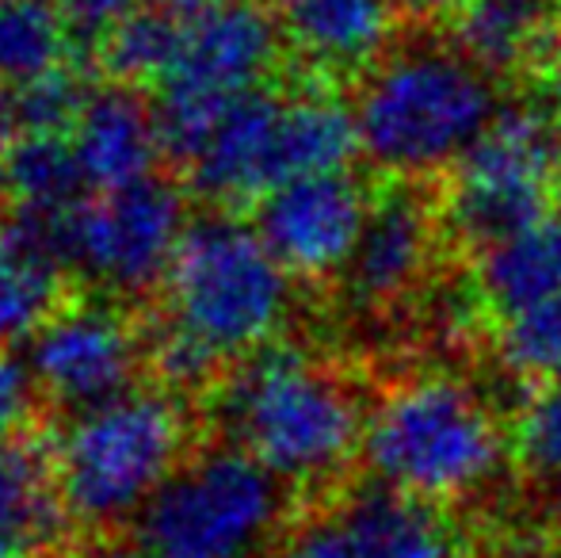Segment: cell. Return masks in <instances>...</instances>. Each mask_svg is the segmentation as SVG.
<instances>
[{
  "instance_id": "6da1fadb",
  "label": "cell",
  "mask_w": 561,
  "mask_h": 558,
  "mask_svg": "<svg viewBox=\"0 0 561 558\" xmlns=\"http://www.w3.org/2000/svg\"><path fill=\"white\" fill-rule=\"evenodd\" d=\"M375 390L359 367L306 344L275 341L237 360L210 390L218 440L272 470L295 493H336L359 475Z\"/></svg>"
},
{
  "instance_id": "7a4b0ae2",
  "label": "cell",
  "mask_w": 561,
  "mask_h": 558,
  "mask_svg": "<svg viewBox=\"0 0 561 558\" xmlns=\"http://www.w3.org/2000/svg\"><path fill=\"white\" fill-rule=\"evenodd\" d=\"M363 475L432 505H481L512 467V413L455 367H413L375 390Z\"/></svg>"
},
{
  "instance_id": "3957f363",
  "label": "cell",
  "mask_w": 561,
  "mask_h": 558,
  "mask_svg": "<svg viewBox=\"0 0 561 558\" xmlns=\"http://www.w3.org/2000/svg\"><path fill=\"white\" fill-rule=\"evenodd\" d=\"M409 38L355 84L359 153L378 180L436 184L485 135L508 92L447 38Z\"/></svg>"
},
{
  "instance_id": "277c9868",
  "label": "cell",
  "mask_w": 561,
  "mask_h": 558,
  "mask_svg": "<svg viewBox=\"0 0 561 558\" xmlns=\"http://www.w3.org/2000/svg\"><path fill=\"white\" fill-rule=\"evenodd\" d=\"M69 524L112 532L138 524L149 501L192 455V421L164 387L69 413L46 444Z\"/></svg>"
},
{
  "instance_id": "5b68a950",
  "label": "cell",
  "mask_w": 561,
  "mask_h": 558,
  "mask_svg": "<svg viewBox=\"0 0 561 558\" xmlns=\"http://www.w3.org/2000/svg\"><path fill=\"white\" fill-rule=\"evenodd\" d=\"M161 291V318L222 364L283 341L298 298L295 280L233 210L192 218Z\"/></svg>"
},
{
  "instance_id": "8992f818",
  "label": "cell",
  "mask_w": 561,
  "mask_h": 558,
  "mask_svg": "<svg viewBox=\"0 0 561 558\" xmlns=\"http://www.w3.org/2000/svg\"><path fill=\"white\" fill-rule=\"evenodd\" d=\"M439 200L458 257L554 218L561 203L558 92L547 84L508 92L485 135L439 180Z\"/></svg>"
},
{
  "instance_id": "52a82bcc",
  "label": "cell",
  "mask_w": 561,
  "mask_h": 558,
  "mask_svg": "<svg viewBox=\"0 0 561 558\" xmlns=\"http://www.w3.org/2000/svg\"><path fill=\"white\" fill-rule=\"evenodd\" d=\"M295 524V490L241 447H192L134 536L157 558H267Z\"/></svg>"
},
{
  "instance_id": "ba28073f",
  "label": "cell",
  "mask_w": 561,
  "mask_h": 558,
  "mask_svg": "<svg viewBox=\"0 0 561 558\" xmlns=\"http://www.w3.org/2000/svg\"><path fill=\"white\" fill-rule=\"evenodd\" d=\"M450 253L439 180H378L367 230L333 287L352 318L401 326L450 280Z\"/></svg>"
},
{
  "instance_id": "9c48e42d",
  "label": "cell",
  "mask_w": 561,
  "mask_h": 558,
  "mask_svg": "<svg viewBox=\"0 0 561 558\" xmlns=\"http://www.w3.org/2000/svg\"><path fill=\"white\" fill-rule=\"evenodd\" d=\"M187 226V195L164 176L89 195L73 223L69 272L115 303L141 298L164 287Z\"/></svg>"
},
{
  "instance_id": "30bf717a",
  "label": "cell",
  "mask_w": 561,
  "mask_h": 558,
  "mask_svg": "<svg viewBox=\"0 0 561 558\" xmlns=\"http://www.w3.org/2000/svg\"><path fill=\"white\" fill-rule=\"evenodd\" d=\"M35 390L58 410L81 413L138 387L146 367V329L107 295L69 298L27 344Z\"/></svg>"
},
{
  "instance_id": "8fae6325",
  "label": "cell",
  "mask_w": 561,
  "mask_h": 558,
  "mask_svg": "<svg viewBox=\"0 0 561 558\" xmlns=\"http://www.w3.org/2000/svg\"><path fill=\"white\" fill-rule=\"evenodd\" d=\"M375 187L378 180L359 176L355 169L313 172L272 187L252 207L249 223L290 280L325 287L344 276L367 230Z\"/></svg>"
},
{
  "instance_id": "7c38bea8",
  "label": "cell",
  "mask_w": 561,
  "mask_h": 558,
  "mask_svg": "<svg viewBox=\"0 0 561 558\" xmlns=\"http://www.w3.org/2000/svg\"><path fill=\"white\" fill-rule=\"evenodd\" d=\"M287 58L279 23L264 0H215L184 15L180 54L161 89L203 104L233 107L241 96L267 89V77ZM157 89V92H161Z\"/></svg>"
},
{
  "instance_id": "4fadbf2b",
  "label": "cell",
  "mask_w": 561,
  "mask_h": 558,
  "mask_svg": "<svg viewBox=\"0 0 561 558\" xmlns=\"http://www.w3.org/2000/svg\"><path fill=\"white\" fill-rule=\"evenodd\" d=\"M290 146V96L279 89H260L241 96L222 115L203 153L187 164V184L210 210L256 207L272 187L295 180Z\"/></svg>"
},
{
  "instance_id": "5bb4252c",
  "label": "cell",
  "mask_w": 561,
  "mask_h": 558,
  "mask_svg": "<svg viewBox=\"0 0 561 558\" xmlns=\"http://www.w3.org/2000/svg\"><path fill=\"white\" fill-rule=\"evenodd\" d=\"M287 54L306 81L340 89L359 84L398 46V0H267Z\"/></svg>"
},
{
  "instance_id": "9a60e30c",
  "label": "cell",
  "mask_w": 561,
  "mask_h": 558,
  "mask_svg": "<svg viewBox=\"0 0 561 558\" xmlns=\"http://www.w3.org/2000/svg\"><path fill=\"white\" fill-rule=\"evenodd\" d=\"M439 38L504 92L535 89L561 66V0H466Z\"/></svg>"
},
{
  "instance_id": "2e32d148",
  "label": "cell",
  "mask_w": 561,
  "mask_h": 558,
  "mask_svg": "<svg viewBox=\"0 0 561 558\" xmlns=\"http://www.w3.org/2000/svg\"><path fill=\"white\" fill-rule=\"evenodd\" d=\"M69 146L92 195L153 180L164 161L153 100L123 84L92 89L81 119L69 130Z\"/></svg>"
},
{
  "instance_id": "e0dca14e",
  "label": "cell",
  "mask_w": 561,
  "mask_h": 558,
  "mask_svg": "<svg viewBox=\"0 0 561 558\" xmlns=\"http://www.w3.org/2000/svg\"><path fill=\"white\" fill-rule=\"evenodd\" d=\"M333 509L355 532L367 558H470V544L444 505H432L405 490L355 475L329 493Z\"/></svg>"
},
{
  "instance_id": "ac0fdd59",
  "label": "cell",
  "mask_w": 561,
  "mask_h": 558,
  "mask_svg": "<svg viewBox=\"0 0 561 558\" xmlns=\"http://www.w3.org/2000/svg\"><path fill=\"white\" fill-rule=\"evenodd\" d=\"M470 287L489 329L561 295V218L531 226L470 257Z\"/></svg>"
},
{
  "instance_id": "d6986e66",
  "label": "cell",
  "mask_w": 561,
  "mask_h": 558,
  "mask_svg": "<svg viewBox=\"0 0 561 558\" xmlns=\"http://www.w3.org/2000/svg\"><path fill=\"white\" fill-rule=\"evenodd\" d=\"M66 524L46 444L23 436L0 444V558H38Z\"/></svg>"
},
{
  "instance_id": "ffe728a7",
  "label": "cell",
  "mask_w": 561,
  "mask_h": 558,
  "mask_svg": "<svg viewBox=\"0 0 561 558\" xmlns=\"http://www.w3.org/2000/svg\"><path fill=\"white\" fill-rule=\"evenodd\" d=\"M69 264L31 241L12 223L0 226V349H27L46 321L69 303Z\"/></svg>"
},
{
  "instance_id": "44dd1931",
  "label": "cell",
  "mask_w": 561,
  "mask_h": 558,
  "mask_svg": "<svg viewBox=\"0 0 561 558\" xmlns=\"http://www.w3.org/2000/svg\"><path fill=\"white\" fill-rule=\"evenodd\" d=\"M180 31H184V15L172 12L164 4H146L138 12L123 15L96 38V61L112 84L123 89H161L169 81L172 66L180 54Z\"/></svg>"
},
{
  "instance_id": "7402d4cb",
  "label": "cell",
  "mask_w": 561,
  "mask_h": 558,
  "mask_svg": "<svg viewBox=\"0 0 561 558\" xmlns=\"http://www.w3.org/2000/svg\"><path fill=\"white\" fill-rule=\"evenodd\" d=\"M73 23L54 0H0V84L46 77L73 61Z\"/></svg>"
},
{
  "instance_id": "603a6c76",
  "label": "cell",
  "mask_w": 561,
  "mask_h": 558,
  "mask_svg": "<svg viewBox=\"0 0 561 558\" xmlns=\"http://www.w3.org/2000/svg\"><path fill=\"white\" fill-rule=\"evenodd\" d=\"M512 467L524 490L561 516V379L527 390L512 413Z\"/></svg>"
},
{
  "instance_id": "cb8c5ba5",
  "label": "cell",
  "mask_w": 561,
  "mask_h": 558,
  "mask_svg": "<svg viewBox=\"0 0 561 558\" xmlns=\"http://www.w3.org/2000/svg\"><path fill=\"white\" fill-rule=\"evenodd\" d=\"M501 372L516 375L527 390L561 379V295L496 321L489 333Z\"/></svg>"
},
{
  "instance_id": "d4e9b609",
  "label": "cell",
  "mask_w": 561,
  "mask_h": 558,
  "mask_svg": "<svg viewBox=\"0 0 561 558\" xmlns=\"http://www.w3.org/2000/svg\"><path fill=\"white\" fill-rule=\"evenodd\" d=\"M89 96L92 89L81 66L69 61L54 73L20 84V89H8L4 107L15 123V135H69L81 119Z\"/></svg>"
},
{
  "instance_id": "484cf974",
  "label": "cell",
  "mask_w": 561,
  "mask_h": 558,
  "mask_svg": "<svg viewBox=\"0 0 561 558\" xmlns=\"http://www.w3.org/2000/svg\"><path fill=\"white\" fill-rule=\"evenodd\" d=\"M275 558H367V551L333 509V501H318L310 513L295 516Z\"/></svg>"
},
{
  "instance_id": "4316f807",
  "label": "cell",
  "mask_w": 561,
  "mask_h": 558,
  "mask_svg": "<svg viewBox=\"0 0 561 558\" xmlns=\"http://www.w3.org/2000/svg\"><path fill=\"white\" fill-rule=\"evenodd\" d=\"M35 379H31L27 364L12 360L0 352V444L23 436V424L35 406Z\"/></svg>"
},
{
  "instance_id": "83f0119b",
  "label": "cell",
  "mask_w": 561,
  "mask_h": 558,
  "mask_svg": "<svg viewBox=\"0 0 561 558\" xmlns=\"http://www.w3.org/2000/svg\"><path fill=\"white\" fill-rule=\"evenodd\" d=\"M54 4L66 12V20L81 31H107L112 23H118L123 15L146 8V0H54Z\"/></svg>"
},
{
  "instance_id": "f1b7e54d",
  "label": "cell",
  "mask_w": 561,
  "mask_h": 558,
  "mask_svg": "<svg viewBox=\"0 0 561 558\" xmlns=\"http://www.w3.org/2000/svg\"><path fill=\"white\" fill-rule=\"evenodd\" d=\"M466 0H398L401 23L409 35H444Z\"/></svg>"
},
{
  "instance_id": "f546056e",
  "label": "cell",
  "mask_w": 561,
  "mask_h": 558,
  "mask_svg": "<svg viewBox=\"0 0 561 558\" xmlns=\"http://www.w3.org/2000/svg\"><path fill=\"white\" fill-rule=\"evenodd\" d=\"M77 558H157L138 536H100L89 547H81Z\"/></svg>"
},
{
  "instance_id": "4dcf8cb0",
  "label": "cell",
  "mask_w": 561,
  "mask_h": 558,
  "mask_svg": "<svg viewBox=\"0 0 561 558\" xmlns=\"http://www.w3.org/2000/svg\"><path fill=\"white\" fill-rule=\"evenodd\" d=\"M15 123L8 115L4 100H0V192H4V180H8V164H12V149H15Z\"/></svg>"
},
{
  "instance_id": "1f68e13d",
  "label": "cell",
  "mask_w": 561,
  "mask_h": 558,
  "mask_svg": "<svg viewBox=\"0 0 561 558\" xmlns=\"http://www.w3.org/2000/svg\"><path fill=\"white\" fill-rule=\"evenodd\" d=\"M157 4H164V8H172V12L187 15V12H199V8L215 4V0H157Z\"/></svg>"
},
{
  "instance_id": "d6a6232c",
  "label": "cell",
  "mask_w": 561,
  "mask_h": 558,
  "mask_svg": "<svg viewBox=\"0 0 561 558\" xmlns=\"http://www.w3.org/2000/svg\"><path fill=\"white\" fill-rule=\"evenodd\" d=\"M558 218H561V203H558Z\"/></svg>"
}]
</instances>
